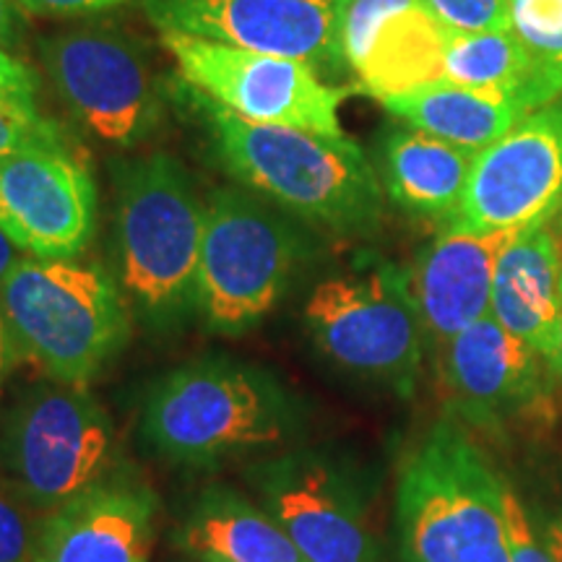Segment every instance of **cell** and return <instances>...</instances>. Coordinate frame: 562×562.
<instances>
[{"mask_svg": "<svg viewBox=\"0 0 562 562\" xmlns=\"http://www.w3.org/2000/svg\"><path fill=\"white\" fill-rule=\"evenodd\" d=\"M161 34L311 63L341 74V0H140Z\"/></svg>", "mask_w": 562, "mask_h": 562, "instance_id": "13", "label": "cell"}, {"mask_svg": "<svg viewBox=\"0 0 562 562\" xmlns=\"http://www.w3.org/2000/svg\"><path fill=\"white\" fill-rule=\"evenodd\" d=\"M505 526H508V550L510 562H554L544 539L533 531L529 513L524 510L521 501L508 487L505 495Z\"/></svg>", "mask_w": 562, "mask_h": 562, "instance_id": "28", "label": "cell"}, {"mask_svg": "<svg viewBox=\"0 0 562 562\" xmlns=\"http://www.w3.org/2000/svg\"><path fill=\"white\" fill-rule=\"evenodd\" d=\"M451 32L422 0H341L344 66L378 102L442 81Z\"/></svg>", "mask_w": 562, "mask_h": 562, "instance_id": "16", "label": "cell"}, {"mask_svg": "<svg viewBox=\"0 0 562 562\" xmlns=\"http://www.w3.org/2000/svg\"><path fill=\"white\" fill-rule=\"evenodd\" d=\"M453 32H508V0H422Z\"/></svg>", "mask_w": 562, "mask_h": 562, "instance_id": "27", "label": "cell"}, {"mask_svg": "<svg viewBox=\"0 0 562 562\" xmlns=\"http://www.w3.org/2000/svg\"><path fill=\"white\" fill-rule=\"evenodd\" d=\"M381 104L409 128L480 154L501 140L529 110L503 91L469 89L451 81H435L406 94H393Z\"/></svg>", "mask_w": 562, "mask_h": 562, "instance_id": "22", "label": "cell"}, {"mask_svg": "<svg viewBox=\"0 0 562 562\" xmlns=\"http://www.w3.org/2000/svg\"><path fill=\"white\" fill-rule=\"evenodd\" d=\"M128 0H16L24 16H50V19H70V16H94L112 9H121Z\"/></svg>", "mask_w": 562, "mask_h": 562, "instance_id": "30", "label": "cell"}, {"mask_svg": "<svg viewBox=\"0 0 562 562\" xmlns=\"http://www.w3.org/2000/svg\"><path fill=\"white\" fill-rule=\"evenodd\" d=\"M302 256V235L279 209L220 188L206 199L195 311L216 334H245L273 311Z\"/></svg>", "mask_w": 562, "mask_h": 562, "instance_id": "7", "label": "cell"}, {"mask_svg": "<svg viewBox=\"0 0 562 562\" xmlns=\"http://www.w3.org/2000/svg\"><path fill=\"white\" fill-rule=\"evenodd\" d=\"M305 326L323 355L349 375L402 398L417 391L425 349L409 271L364 256L349 271L315 284Z\"/></svg>", "mask_w": 562, "mask_h": 562, "instance_id": "6", "label": "cell"}, {"mask_svg": "<svg viewBox=\"0 0 562 562\" xmlns=\"http://www.w3.org/2000/svg\"><path fill=\"white\" fill-rule=\"evenodd\" d=\"M558 378L562 381V331H560V360H558Z\"/></svg>", "mask_w": 562, "mask_h": 562, "instance_id": "35", "label": "cell"}, {"mask_svg": "<svg viewBox=\"0 0 562 562\" xmlns=\"http://www.w3.org/2000/svg\"><path fill=\"white\" fill-rule=\"evenodd\" d=\"M42 63L70 115L117 146L146 138L159 121L149 63L108 30H70L42 42Z\"/></svg>", "mask_w": 562, "mask_h": 562, "instance_id": "12", "label": "cell"}, {"mask_svg": "<svg viewBox=\"0 0 562 562\" xmlns=\"http://www.w3.org/2000/svg\"><path fill=\"white\" fill-rule=\"evenodd\" d=\"M115 235L123 290L154 326L195 311L206 203L165 151L123 161L115 172Z\"/></svg>", "mask_w": 562, "mask_h": 562, "instance_id": "5", "label": "cell"}, {"mask_svg": "<svg viewBox=\"0 0 562 562\" xmlns=\"http://www.w3.org/2000/svg\"><path fill=\"white\" fill-rule=\"evenodd\" d=\"M442 81L469 89L503 91L529 112L537 110L529 58L510 30L451 32L446 63H442Z\"/></svg>", "mask_w": 562, "mask_h": 562, "instance_id": "23", "label": "cell"}, {"mask_svg": "<svg viewBox=\"0 0 562 562\" xmlns=\"http://www.w3.org/2000/svg\"><path fill=\"white\" fill-rule=\"evenodd\" d=\"M0 313L16 360L76 389H87L131 334L115 279L79 258L21 256L0 281Z\"/></svg>", "mask_w": 562, "mask_h": 562, "instance_id": "4", "label": "cell"}, {"mask_svg": "<svg viewBox=\"0 0 562 562\" xmlns=\"http://www.w3.org/2000/svg\"><path fill=\"white\" fill-rule=\"evenodd\" d=\"M182 81L252 123L292 125L328 138H347L339 104L349 87L323 83L311 63L240 50L216 42L161 34Z\"/></svg>", "mask_w": 562, "mask_h": 562, "instance_id": "9", "label": "cell"}, {"mask_svg": "<svg viewBox=\"0 0 562 562\" xmlns=\"http://www.w3.org/2000/svg\"><path fill=\"white\" fill-rule=\"evenodd\" d=\"M188 89L224 170L252 193L336 235L364 237L381 227V180L355 140L252 123Z\"/></svg>", "mask_w": 562, "mask_h": 562, "instance_id": "1", "label": "cell"}, {"mask_svg": "<svg viewBox=\"0 0 562 562\" xmlns=\"http://www.w3.org/2000/svg\"><path fill=\"white\" fill-rule=\"evenodd\" d=\"M110 414L87 389L37 385L5 414L0 463L40 513H53L115 469Z\"/></svg>", "mask_w": 562, "mask_h": 562, "instance_id": "8", "label": "cell"}, {"mask_svg": "<svg viewBox=\"0 0 562 562\" xmlns=\"http://www.w3.org/2000/svg\"><path fill=\"white\" fill-rule=\"evenodd\" d=\"M476 154L417 128H396L383 140V186L391 201L417 220L453 222Z\"/></svg>", "mask_w": 562, "mask_h": 562, "instance_id": "21", "label": "cell"}, {"mask_svg": "<svg viewBox=\"0 0 562 562\" xmlns=\"http://www.w3.org/2000/svg\"><path fill=\"white\" fill-rule=\"evenodd\" d=\"M19 258V248L5 237V232L0 229V281L5 279V273L13 269V263H16Z\"/></svg>", "mask_w": 562, "mask_h": 562, "instance_id": "34", "label": "cell"}, {"mask_svg": "<svg viewBox=\"0 0 562 562\" xmlns=\"http://www.w3.org/2000/svg\"><path fill=\"white\" fill-rule=\"evenodd\" d=\"M97 224L94 180L68 149L0 159V229L32 258H76Z\"/></svg>", "mask_w": 562, "mask_h": 562, "instance_id": "15", "label": "cell"}, {"mask_svg": "<svg viewBox=\"0 0 562 562\" xmlns=\"http://www.w3.org/2000/svg\"><path fill=\"white\" fill-rule=\"evenodd\" d=\"M37 74L11 50L0 47V97L37 104Z\"/></svg>", "mask_w": 562, "mask_h": 562, "instance_id": "29", "label": "cell"}, {"mask_svg": "<svg viewBox=\"0 0 562 562\" xmlns=\"http://www.w3.org/2000/svg\"><path fill=\"white\" fill-rule=\"evenodd\" d=\"M24 37V11L16 0H0V47L11 50Z\"/></svg>", "mask_w": 562, "mask_h": 562, "instance_id": "31", "label": "cell"}, {"mask_svg": "<svg viewBox=\"0 0 562 562\" xmlns=\"http://www.w3.org/2000/svg\"><path fill=\"white\" fill-rule=\"evenodd\" d=\"M175 547L193 562H307L261 503L232 487H209L195 497Z\"/></svg>", "mask_w": 562, "mask_h": 562, "instance_id": "20", "label": "cell"}, {"mask_svg": "<svg viewBox=\"0 0 562 562\" xmlns=\"http://www.w3.org/2000/svg\"><path fill=\"white\" fill-rule=\"evenodd\" d=\"M508 9L510 32L529 58L539 110L562 97V0H508Z\"/></svg>", "mask_w": 562, "mask_h": 562, "instance_id": "24", "label": "cell"}, {"mask_svg": "<svg viewBox=\"0 0 562 562\" xmlns=\"http://www.w3.org/2000/svg\"><path fill=\"white\" fill-rule=\"evenodd\" d=\"M300 422V404L271 372L209 357L154 385L140 412V435L161 459L201 469L284 446Z\"/></svg>", "mask_w": 562, "mask_h": 562, "instance_id": "2", "label": "cell"}, {"mask_svg": "<svg viewBox=\"0 0 562 562\" xmlns=\"http://www.w3.org/2000/svg\"><path fill=\"white\" fill-rule=\"evenodd\" d=\"M513 235L516 232L442 229L419 250L409 286L425 339L435 347L440 349L490 315L495 263Z\"/></svg>", "mask_w": 562, "mask_h": 562, "instance_id": "18", "label": "cell"}, {"mask_svg": "<svg viewBox=\"0 0 562 562\" xmlns=\"http://www.w3.org/2000/svg\"><path fill=\"white\" fill-rule=\"evenodd\" d=\"M505 495L467 427L440 419L398 472V562H510Z\"/></svg>", "mask_w": 562, "mask_h": 562, "instance_id": "3", "label": "cell"}, {"mask_svg": "<svg viewBox=\"0 0 562 562\" xmlns=\"http://www.w3.org/2000/svg\"><path fill=\"white\" fill-rule=\"evenodd\" d=\"M245 476L307 562H383L355 484L323 453L273 456Z\"/></svg>", "mask_w": 562, "mask_h": 562, "instance_id": "14", "label": "cell"}, {"mask_svg": "<svg viewBox=\"0 0 562 562\" xmlns=\"http://www.w3.org/2000/svg\"><path fill=\"white\" fill-rule=\"evenodd\" d=\"M157 495L144 482L110 474L47 513L34 562H149Z\"/></svg>", "mask_w": 562, "mask_h": 562, "instance_id": "17", "label": "cell"}, {"mask_svg": "<svg viewBox=\"0 0 562 562\" xmlns=\"http://www.w3.org/2000/svg\"><path fill=\"white\" fill-rule=\"evenodd\" d=\"M440 378L451 417L503 438L554 414L550 364L490 315L440 347Z\"/></svg>", "mask_w": 562, "mask_h": 562, "instance_id": "11", "label": "cell"}, {"mask_svg": "<svg viewBox=\"0 0 562 562\" xmlns=\"http://www.w3.org/2000/svg\"><path fill=\"white\" fill-rule=\"evenodd\" d=\"M562 229V97L524 115L476 154L453 222L442 229Z\"/></svg>", "mask_w": 562, "mask_h": 562, "instance_id": "10", "label": "cell"}, {"mask_svg": "<svg viewBox=\"0 0 562 562\" xmlns=\"http://www.w3.org/2000/svg\"><path fill=\"white\" fill-rule=\"evenodd\" d=\"M16 362H19L16 351H13L9 328H5L3 313H0V391H3L5 378H9V372L13 370V364H16Z\"/></svg>", "mask_w": 562, "mask_h": 562, "instance_id": "32", "label": "cell"}, {"mask_svg": "<svg viewBox=\"0 0 562 562\" xmlns=\"http://www.w3.org/2000/svg\"><path fill=\"white\" fill-rule=\"evenodd\" d=\"M32 149H66V144L37 104L0 97V159Z\"/></svg>", "mask_w": 562, "mask_h": 562, "instance_id": "26", "label": "cell"}, {"mask_svg": "<svg viewBox=\"0 0 562 562\" xmlns=\"http://www.w3.org/2000/svg\"><path fill=\"white\" fill-rule=\"evenodd\" d=\"M544 544L550 550L554 562H562V516L552 518L544 529Z\"/></svg>", "mask_w": 562, "mask_h": 562, "instance_id": "33", "label": "cell"}, {"mask_svg": "<svg viewBox=\"0 0 562 562\" xmlns=\"http://www.w3.org/2000/svg\"><path fill=\"white\" fill-rule=\"evenodd\" d=\"M562 235L552 227L516 232L492 279L490 313L537 351L558 375L562 331Z\"/></svg>", "mask_w": 562, "mask_h": 562, "instance_id": "19", "label": "cell"}, {"mask_svg": "<svg viewBox=\"0 0 562 562\" xmlns=\"http://www.w3.org/2000/svg\"><path fill=\"white\" fill-rule=\"evenodd\" d=\"M45 513L21 495L11 480H0V562H34Z\"/></svg>", "mask_w": 562, "mask_h": 562, "instance_id": "25", "label": "cell"}]
</instances>
